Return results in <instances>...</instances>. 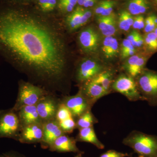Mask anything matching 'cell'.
<instances>
[{
	"instance_id": "obj_1",
	"label": "cell",
	"mask_w": 157,
	"mask_h": 157,
	"mask_svg": "<svg viewBox=\"0 0 157 157\" xmlns=\"http://www.w3.org/2000/svg\"><path fill=\"white\" fill-rule=\"evenodd\" d=\"M61 17L28 5L0 7V57L28 81L67 95L77 59Z\"/></svg>"
},
{
	"instance_id": "obj_2",
	"label": "cell",
	"mask_w": 157,
	"mask_h": 157,
	"mask_svg": "<svg viewBox=\"0 0 157 157\" xmlns=\"http://www.w3.org/2000/svg\"><path fill=\"white\" fill-rule=\"evenodd\" d=\"M108 66L97 56H82L76 60L72 80L78 86L95 77Z\"/></svg>"
},
{
	"instance_id": "obj_3",
	"label": "cell",
	"mask_w": 157,
	"mask_h": 157,
	"mask_svg": "<svg viewBox=\"0 0 157 157\" xmlns=\"http://www.w3.org/2000/svg\"><path fill=\"white\" fill-rule=\"evenodd\" d=\"M76 33V45L82 56H98L103 36L96 25L89 24Z\"/></svg>"
},
{
	"instance_id": "obj_4",
	"label": "cell",
	"mask_w": 157,
	"mask_h": 157,
	"mask_svg": "<svg viewBox=\"0 0 157 157\" xmlns=\"http://www.w3.org/2000/svg\"><path fill=\"white\" fill-rule=\"evenodd\" d=\"M124 145L131 147L142 157H157V136L137 131L131 132L123 140Z\"/></svg>"
},
{
	"instance_id": "obj_5",
	"label": "cell",
	"mask_w": 157,
	"mask_h": 157,
	"mask_svg": "<svg viewBox=\"0 0 157 157\" xmlns=\"http://www.w3.org/2000/svg\"><path fill=\"white\" fill-rule=\"evenodd\" d=\"M17 100L13 109L17 111L21 107L36 105L40 99L48 93L42 88L23 79L18 81Z\"/></svg>"
},
{
	"instance_id": "obj_6",
	"label": "cell",
	"mask_w": 157,
	"mask_h": 157,
	"mask_svg": "<svg viewBox=\"0 0 157 157\" xmlns=\"http://www.w3.org/2000/svg\"><path fill=\"white\" fill-rule=\"evenodd\" d=\"M135 79L144 101L150 106H157V71L145 68Z\"/></svg>"
},
{
	"instance_id": "obj_7",
	"label": "cell",
	"mask_w": 157,
	"mask_h": 157,
	"mask_svg": "<svg viewBox=\"0 0 157 157\" xmlns=\"http://www.w3.org/2000/svg\"><path fill=\"white\" fill-rule=\"evenodd\" d=\"M94 16L93 9L77 6L71 13L62 17V23L67 33L71 36L90 24Z\"/></svg>"
},
{
	"instance_id": "obj_8",
	"label": "cell",
	"mask_w": 157,
	"mask_h": 157,
	"mask_svg": "<svg viewBox=\"0 0 157 157\" xmlns=\"http://www.w3.org/2000/svg\"><path fill=\"white\" fill-rule=\"evenodd\" d=\"M21 126L17 111L13 108L0 110V138L18 141Z\"/></svg>"
},
{
	"instance_id": "obj_9",
	"label": "cell",
	"mask_w": 157,
	"mask_h": 157,
	"mask_svg": "<svg viewBox=\"0 0 157 157\" xmlns=\"http://www.w3.org/2000/svg\"><path fill=\"white\" fill-rule=\"evenodd\" d=\"M111 92L120 93L131 101H145L138 90L135 78L122 72L116 76L111 86Z\"/></svg>"
},
{
	"instance_id": "obj_10",
	"label": "cell",
	"mask_w": 157,
	"mask_h": 157,
	"mask_svg": "<svg viewBox=\"0 0 157 157\" xmlns=\"http://www.w3.org/2000/svg\"><path fill=\"white\" fill-rule=\"evenodd\" d=\"M152 56L144 50L139 51L134 55L122 62L119 70L135 78L146 68L147 63Z\"/></svg>"
},
{
	"instance_id": "obj_11",
	"label": "cell",
	"mask_w": 157,
	"mask_h": 157,
	"mask_svg": "<svg viewBox=\"0 0 157 157\" xmlns=\"http://www.w3.org/2000/svg\"><path fill=\"white\" fill-rule=\"evenodd\" d=\"M61 103V98L52 93H48L40 99L36 107L42 123L55 119Z\"/></svg>"
},
{
	"instance_id": "obj_12",
	"label": "cell",
	"mask_w": 157,
	"mask_h": 157,
	"mask_svg": "<svg viewBox=\"0 0 157 157\" xmlns=\"http://www.w3.org/2000/svg\"><path fill=\"white\" fill-rule=\"evenodd\" d=\"M120 42L115 36L103 37L98 57L108 66L113 64L120 60Z\"/></svg>"
},
{
	"instance_id": "obj_13",
	"label": "cell",
	"mask_w": 157,
	"mask_h": 157,
	"mask_svg": "<svg viewBox=\"0 0 157 157\" xmlns=\"http://www.w3.org/2000/svg\"><path fill=\"white\" fill-rule=\"evenodd\" d=\"M61 101L70 110L75 120L93 107L79 90L75 95L62 96Z\"/></svg>"
},
{
	"instance_id": "obj_14",
	"label": "cell",
	"mask_w": 157,
	"mask_h": 157,
	"mask_svg": "<svg viewBox=\"0 0 157 157\" xmlns=\"http://www.w3.org/2000/svg\"><path fill=\"white\" fill-rule=\"evenodd\" d=\"M43 123H37L22 127L18 141L22 144L40 143L43 138Z\"/></svg>"
},
{
	"instance_id": "obj_15",
	"label": "cell",
	"mask_w": 157,
	"mask_h": 157,
	"mask_svg": "<svg viewBox=\"0 0 157 157\" xmlns=\"http://www.w3.org/2000/svg\"><path fill=\"white\" fill-rule=\"evenodd\" d=\"M95 17L96 25L103 37L115 36L118 31L117 14L113 12L108 16Z\"/></svg>"
},
{
	"instance_id": "obj_16",
	"label": "cell",
	"mask_w": 157,
	"mask_h": 157,
	"mask_svg": "<svg viewBox=\"0 0 157 157\" xmlns=\"http://www.w3.org/2000/svg\"><path fill=\"white\" fill-rule=\"evenodd\" d=\"M43 138L40 143L43 149H48L58 137L66 134L62 131L56 119L43 123Z\"/></svg>"
},
{
	"instance_id": "obj_17",
	"label": "cell",
	"mask_w": 157,
	"mask_h": 157,
	"mask_svg": "<svg viewBox=\"0 0 157 157\" xmlns=\"http://www.w3.org/2000/svg\"><path fill=\"white\" fill-rule=\"evenodd\" d=\"M76 142L74 137H70L68 134H64L58 137L48 149L51 151L59 153L73 152L83 154L84 152L80 151L76 146Z\"/></svg>"
},
{
	"instance_id": "obj_18",
	"label": "cell",
	"mask_w": 157,
	"mask_h": 157,
	"mask_svg": "<svg viewBox=\"0 0 157 157\" xmlns=\"http://www.w3.org/2000/svg\"><path fill=\"white\" fill-rule=\"evenodd\" d=\"M78 87L82 94L93 106L102 97L109 94L101 86L90 80Z\"/></svg>"
},
{
	"instance_id": "obj_19",
	"label": "cell",
	"mask_w": 157,
	"mask_h": 157,
	"mask_svg": "<svg viewBox=\"0 0 157 157\" xmlns=\"http://www.w3.org/2000/svg\"><path fill=\"white\" fill-rule=\"evenodd\" d=\"M123 9L133 16L156 12L149 0H124Z\"/></svg>"
},
{
	"instance_id": "obj_20",
	"label": "cell",
	"mask_w": 157,
	"mask_h": 157,
	"mask_svg": "<svg viewBox=\"0 0 157 157\" xmlns=\"http://www.w3.org/2000/svg\"><path fill=\"white\" fill-rule=\"evenodd\" d=\"M118 70L114 67H109L90 80L101 86L109 94H111V86L117 75Z\"/></svg>"
},
{
	"instance_id": "obj_21",
	"label": "cell",
	"mask_w": 157,
	"mask_h": 157,
	"mask_svg": "<svg viewBox=\"0 0 157 157\" xmlns=\"http://www.w3.org/2000/svg\"><path fill=\"white\" fill-rule=\"evenodd\" d=\"M17 112L21 128L31 124L42 123L36 105L25 106L21 107Z\"/></svg>"
},
{
	"instance_id": "obj_22",
	"label": "cell",
	"mask_w": 157,
	"mask_h": 157,
	"mask_svg": "<svg viewBox=\"0 0 157 157\" xmlns=\"http://www.w3.org/2000/svg\"><path fill=\"white\" fill-rule=\"evenodd\" d=\"M76 141L92 144L98 149H103L105 146L98 139L94 126L78 129V135L76 136Z\"/></svg>"
},
{
	"instance_id": "obj_23",
	"label": "cell",
	"mask_w": 157,
	"mask_h": 157,
	"mask_svg": "<svg viewBox=\"0 0 157 157\" xmlns=\"http://www.w3.org/2000/svg\"><path fill=\"white\" fill-rule=\"evenodd\" d=\"M117 21L118 30L123 33H128L132 30L134 16L122 9L117 14Z\"/></svg>"
},
{
	"instance_id": "obj_24",
	"label": "cell",
	"mask_w": 157,
	"mask_h": 157,
	"mask_svg": "<svg viewBox=\"0 0 157 157\" xmlns=\"http://www.w3.org/2000/svg\"><path fill=\"white\" fill-rule=\"evenodd\" d=\"M76 129L78 130L94 126V124L98 123V121L90 109L76 119Z\"/></svg>"
},
{
	"instance_id": "obj_25",
	"label": "cell",
	"mask_w": 157,
	"mask_h": 157,
	"mask_svg": "<svg viewBox=\"0 0 157 157\" xmlns=\"http://www.w3.org/2000/svg\"><path fill=\"white\" fill-rule=\"evenodd\" d=\"M139 51L126 38L123 39L120 44V60L121 62L124 61L137 53Z\"/></svg>"
},
{
	"instance_id": "obj_26",
	"label": "cell",
	"mask_w": 157,
	"mask_h": 157,
	"mask_svg": "<svg viewBox=\"0 0 157 157\" xmlns=\"http://www.w3.org/2000/svg\"><path fill=\"white\" fill-rule=\"evenodd\" d=\"M77 6V0H58L57 10L59 17H63L70 14Z\"/></svg>"
},
{
	"instance_id": "obj_27",
	"label": "cell",
	"mask_w": 157,
	"mask_h": 157,
	"mask_svg": "<svg viewBox=\"0 0 157 157\" xmlns=\"http://www.w3.org/2000/svg\"><path fill=\"white\" fill-rule=\"evenodd\" d=\"M144 45L143 50L153 55L157 52V37L154 32L143 34Z\"/></svg>"
},
{
	"instance_id": "obj_28",
	"label": "cell",
	"mask_w": 157,
	"mask_h": 157,
	"mask_svg": "<svg viewBox=\"0 0 157 157\" xmlns=\"http://www.w3.org/2000/svg\"><path fill=\"white\" fill-rule=\"evenodd\" d=\"M36 8L42 13L47 14L55 15L54 11L57 10L58 0H36Z\"/></svg>"
},
{
	"instance_id": "obj_29",
	"label": "cell",
	"mask_w": 157,
	"mask_h": 157,
	"mask_svg": "<svg viewBox=\"0 0 157 157\" xmlns=\"http://www.w3.org/2000/svg\"><path fill=\"white\" fill-rule=\"evenodd\" d=\"M126 39L135 48L139 50H143L144 39L143 35L140 34V32L132 29L128 33Z\"/></svg>"
},
{
	"instance_id": "obj_30",
	"label": "cell",
	"mask_w": 157,
	"mask_h": 157,
	"mask_svg": "<svg viewBox=\"0 0 157 157\" xmlns=\"http://www.w3.org/2000/svg\"><path fill=\"white\" fill-rule=\"evenodd\" d=\"M157 25V13L152 12L146 15L145 18V25L143 29L144 34L152 33Z\"/></svg>"
},
{
	"instance_id": "obj_31",
	"label": "cell",
	"mask_w": 157,
	"mask_h": 157,
	"mask_svg": "<svg viewBox=\"0 0 157 157\" xmlns=\"http://www.w3.org/2000/svg\"><path fill=\"white\" fill-rule=\"evenodd\" d=\"M111 0H100L93 8L94 16H101L105 11Z\"/></svg>"
},
{
	"instance_id": "obj_32",
	"label": "cell",
	"mask_w": 157,
	"mask_h": 157,
	"mask_svg": "<svg viewBox=\"0 0 157 157\" xmlns=\"http://www.w3.org/2000/svg\"><path fill=\"white\" fill-rule=\"evenodd\" d=\"M145 15H138L134 16V22L132 29L137 31L143 30L145 25Z\"/></svg>"
},
{
	"instance_id": "obj_33",
	"label": "cell",
	"mask_w": 157,
	"mask_h": 157,
	"mask_svg": "<svg viewBox=\"0 0 157 157\" xmlns=\"http://www.w3.org/2000/svg\"><path fill=\"white\" fill-rule=\"evenodd\" d=\"M99 157H133L132 154L124 153L113 150L107 151Z\"/></svg>"
},
{
	"instance_id": "obj_34",
	"label": "cell",
	"mask_w": 157,
	"mask_h": 157,
	"mask_svg": "<svg viewBox=\"0 0 157 157\" xmlns=\"http://www.w3.org/2000/svg\"><path fill=\"white\" fill-rule=\"evenodd\" d=\"M100 0H86L82 7L85 9H93Z\"/></svg>"
},
{
	"instance_id": "obj_35",
	"label": "cell",
	"mask_w": 157,
	"mask_h": 157,
	"mask_svg": "<svg viewBox=\"0 0 157 157\" xmlns=\"http://www.w3.org/2000/svg\"><path fill=\"white\" fill-rule=\"evenodd\" d=\"M2 156V157H26L23 155L13 151L3 154Z\"/></svg>"
},
{
	"instance_id": "obj_36",
	"label": "cell",
	"mask_w": 157,
	"mask_h": 157,
	"mask_svg": "<svg viewBox=\"0 0 157 157\" xmlns=\"http://www.w3.org/2000/svg\"><path fill=\"white\" fill-rule=\"evenodd\" d=\"M153 6L155 11L157 13V0H149Z\"/></svg>"
},
{
	"instance_id": "obj_37",
	"label": "cell",
	"mask_w": 157,
	"mask_h": 157,
	"mask_svg": "<svg viewBox=\"0 0 157 157\" xmlns=\"http://www.w3.org/2000/svg\"><path fill=\"white\" fill-rule=\"evenodd\" d=\"M86 0H77V6L82 7Z\"/></svg>"
},
{
	"instance_id": "obj_38",
	"label": "cell",
	"mask_w": 157,
	"mask_h": 157,
	"mask_svg": "<svg viewBox=\"0 0 157 157\" xmlns=\"http://www.w3.org/2000/svg\"><path fill=\"white\" fill-rule=\"evenodd\" d=\"M13 1H18V2H21H21L23 3L27 2L29 3V2H32V1H35V0H13ZM35 1H36V0H35Z\"/></svg>"
},
{
	"instance_id": "obj_39",
	"label": "cell",
	"mask_w": 157,
	"mask_h": 157,
	"mask_svg": "<svg viewBox=\"0 0 157 157\" xmlns=\"http://www.w3.org/2000/svg\"><path fill=\"white\" fill-rule=\"evenodd\" d=\"M153 32L155 33V34L156 36L157 37V25L156 26V27L155 28Z\"/></svg>"
},
{
	"instance_id": "obj_40",
	"label": "cell",
	"mask_w": 157,
	"mask_h": 157,
	"mask_svg": "<svg viewBox=\"0 0 157 157\" xmlns=\"http://www.w3.org/2000/svg\"><path fill=\"white\" fill-rule=\"evenodd\" d=\"M82 154H77V155L75 157H82Z\"/></svg>"
},
{
	"instance_id": "obj_41",
	"label": "cell",
	"mask_w": 157,
	"mask_h": 157,
	"mask_svg": "<svg viewBox=\"0 0 157 157\" xmlns=\"http://www.w3.org/2000/svg\"><path fill=\"white\" fill-rule=\"evenodd\" d=\"M0 157H2V155H0Z\"/></svg>"
},
{
	"instance_id": "obj_42",
	"label": "cell",
	"mask_w": 157,
	"mask_h": 157,
	"mask_svg": "<svg viewBox=\"0 0 157 157\" xmlns=\"http://www.w3.org/2000/svg\"><path fill=\"white\" fill-rule=\"evenodd\" d=\"M138 157H142L140 156H138Z\"/></svg>"
}]
</instances>
